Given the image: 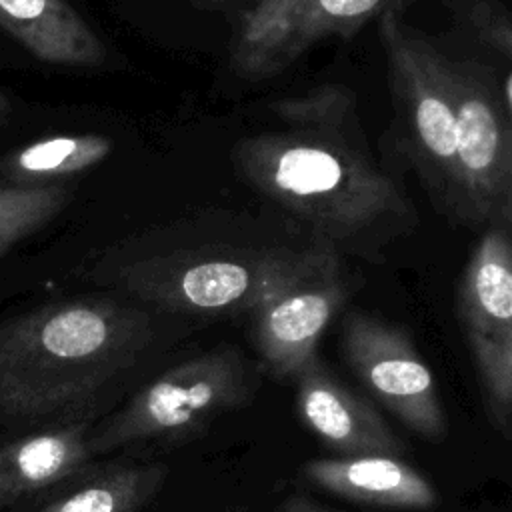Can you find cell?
<instances>
[{"label":"cell","mask_w":512,"mask_h":512,"mask_svg":"<svg viewBox=\"0 0 512 512\" xmlns=\"http://www.w3.org/2000/svg\"><path fill=\"white\" fill-rule=\"evenodd\" d=\"M270 110L280 126L240 138L232 162L294 224L340 258L374 262L416 228L408 196L370 152L348 88L320 86Z\"/></svg>","instance_id":"obj_1"},{"label":"cell","mask_w":512,"mask_h":512,"mask_svg":"<svg viewBox=\"0 0 512 512\" xmlns=\"http://www.w3.org/2000/svg\"><path fill=\"white\" fill-rule=\"evenodd\" d=\"M328 252L294 222L204 212L112 244L86 278L154 312L212 320L252 314Z\"/></svg>","instance_id":"obj_2"},{"label":"cell","mask_w":512,"mask_h":512,"mask_svg":"<svg viewBox=\"0 0 512 512\" xmlns=\"http://www.w3.org/2000/svg\"><path fill=\"white\" fill-rule=\"evenodd\" d=\"M158 344L150 308L120 294L56 300L0 322V422L94 420Z\"/></svg>","instance_id":"obj_3"},{"label":"cell","mask_w":512,"mask_h":512,"mask_svg":"<svg viewBox=\"0 0 512 512\" xmlns=\"http://www.w3.org/2000/svg\"><path fill=\"white\" fill-rule=\"evenodd\" d=\"M378 36L386 56L398 148L436 208L454 222L468 224L446 54L394 8L380 12Z\"/></svg>","instance_id":"obj_4"},{"label":"cell","mask_w":512,"mask_h":512,"mask_svg":"<svg viewBox=\"0 0 512 512\" xmlns=\"http://www.w3.org/2000/svg\"><path fill=\"white\" fill-rule=\"evenodd\" d=\"M258 386L244 352L220 344L164 370L94 424L90 452L96 458L142 442L190 440L218 416L250 404Z\"/></svg>","instance_id":"obj_5"},{"label":"cell","mask_w":512,"mask_h":512,"mask_svg":"<svg viewBox=\"0 0 512 512\" xmlns=\"http://www.w3.org/2000/svg\"><path fill=\"white\" fill-rule=\"evenodd\" d=\"M456 122V160L468 226L512 220V78L474 60L444 56Z\"/></svg>","instance_id":"obj_6"},{"label":"cell","mask_w":512,"mask_h":512,"mask_svg":"<svg viewBox=\"0 0 512 512\" xmlns=\"http://www.w3.org/2000/svg\"><path fill=\"white\" fill-rule=\"evenodd\" d=\"M456 312L492 428L512 436V244L508 228H486L456 294Z\"/></svg>","instance_id":"obj_7"},{"label":"cell","mask_w":512,"mask_h":512,"mask_svg":"<svg viewBox=\"0 0 512 512\" xmlns=\"http://www.w3.org/2000/svg\"><path fill=\"white\" fill-rule=\"evenodd\" d=\"M342 356L362 388L412 434L426 442L446 438L436 380L404 326L352 310L342 320Z\"/></svg>","instance_id":"obj_8"},{"label":"cell","mask_w":512,"mask_h":512,"mask_svg":"<svg viewBox=\"0 0 512 512\" xmlns=\"http://www.w3.org/2000/svg\"><path fill=\"white\" fill-rule=\"evenodd\" d=\"M384 0H256L246 10L232 48L238 76L282 74L328 38H350Z\"/></svg>","instance_id":"obj_9"},{"label":"cell","mask_w":512,"mask_h":512,"mask_svg":"<svg viewBox=\"0 0 512 512\" xmlns=\"http://www.w3.org/2000/svg\"><path fill=\"white\" fill-rule=\"evenodd\" d=\"M342 258L324 254L310 270L264 300L252 316V342L262 370L276 380L294 376L318 354V342L350 296Z\"/></svg>","instance_id":"obj_10"},{"label":"cell","mask_w":512,"mask_h":512,"mask_svg":"<svg viewBox=\"0 0 512 512\" xmlns=\"http://www.w3.org/2000/svg\"><path fill=\"white\" fill-rule=\"evenodd\" d=\"M292 382L302 424L334 458H402L408 452L406 442L376 406L346 386L320 356L310 360Z\"/></svg>","instance_id":"obj_11"},{"label":"cell","mask_w":512,"mask_h":512,"mask_svg":"<svg viewBox=\"0 0 512 512\" xmlns=\"http://www.w3.org/2000/svg\"><path fill=\"white\" fill-rule=\"evenodd\" d=\"M94 420H70L0 438V512H22L82 474Z\"/></svg>","instance_id":"obj_12"},{"label":"cell","mask_w":512,"mask_h":512,"mask_svg":"<svg viewBox=\"0 0 512 512\" xmlns=\"http://www.w3.org/2000/svg\"><path fill=\"white\" fill-rule=\"evenodd\" d=\"M302 474L310 484L360 504L428 510L440 502L434 484L402 458H314Z\"/></svg>","instance_id":"obj_13"},{"label":"cell","mask_w":512,"mask_h":512,"mask_svg":"<svg viewBox=\"0 0 512 512\" xmlns=\"http://www.w3.org/2000/svg\"><path fill=\"white\" fill-rule=\"evenodd\" d=\"M0 28L34 58L68 68H98L108 52L66 0H0Z\"/></svg>","instance_id":"obj_14"},{"label":"cell","mask_w":512,"mask_h":512,"mask_svg":"<svg viewBox=\"0 0 512 512\" xmlns=\"http://www.w3.org/2000/svg\"><path fill=\"white\" fill-rule=\"evenodd\" d=\"M166 476L162 462H92L26 512H140L156 498Z\"/></svg>","instance_id":"obj_15"},{"label":"cell","mask_w":512,"mask_h":512,"mask_svg":"<svg viewBox=\"0 0 512 512\" xmlns=\"http://www.w3.org/2000/svg\"><path fill=\"white\" fill-rule=\"evenodd\" d=\"M112 152V140L102 134H64L28 144L0 160V172L16 184H56L100 164Z\"/></svg>","instance_id":"obj_16"},{"label":"cell","mask_w":512,"mask_h":512,"mask_svg":"<svg viewBox=\"0 0 512 512\" xmlns=\"http://www.w3.org/2000/svg\"><path fill=\"white\" fill-rule=\"evenodd\" d=\"M70 190L62 184L0 182V256L24 238L42 230L70 202Z\"/></svg>","instance_id":"obj_17"},{"label":"cell","mask_w":512,"mask_h":512,"mask_svg":"<svg viewBox=\"0 0 512 512\" xmlns=\"http://www.w3.org/2000/svg\"><path fill=\"white\" fill-rule=\"evenodd\" d=\"M464 20L476 38L504 60L512 58V28L504 6L498 0L464 2Z\"/></svg>","instance_id":"obj_18"},{"label":"cell","mask_w":512,"mask_h":512,"mask_svg":"<svg viewBox=\"0 0 512 512\" xmlns=\"http://www.w3.org/2000/svg\"><path fill=\"white\" fill-rule=\"evenodd\" d=\"M276 512H334V510H328L320 504H316L314 500L306 498V496H300V494H294L290 498H286Z\"/></svg>","instance_id":"obj_19"},{"label":"cell","mask_w":512,"mask_h":512,"mask_svg":"<svg viewBox=\"0 0 512 512\" xmlns=\"http://www.w3.org/2000/svg\"><path fill=\"white\" fill-rule=\"evenodd\" d=\"M188 2H194V4H200V6H228V4H234L238 0H188Z\"/></svg>","instance_id":"obj_20"},{"label":"cell","mask_w":512,"mask_h":512,"mask_svg":"<svg viewBox=\"0 0 512 512\" xmlns=\"http://www.w3.org/2000/svg\"><path fill=\"white\" fill-rule=\"evenodd\" d=\"M6 112H10V100L0 92V116H4Z\"/></svg>","instance_id":"obj_21"}]
</instances>
